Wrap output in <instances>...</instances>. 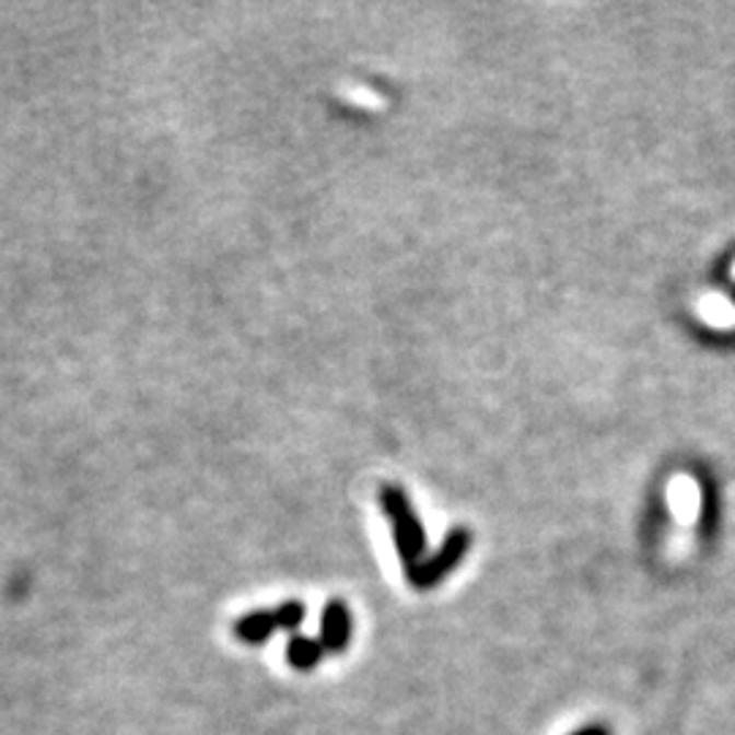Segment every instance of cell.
<instances>
[{"mask_svg": "<svg viewBox=\"0 0 735 735\" xmlns=\"http://www.w3.org/2000/svg\"><path fill=\"white\" fill-rule=\"evenodd\" d=\"M378 501H382L384 512H387L389 517L395 550H398L406 570L422 564V561H425L422 556H425L428 548L425 528H422L420 517H417L415 510H411V501L409 495H406V490L398 486H382V490H378Z\"/></svg>", "mask_w": 735, "mask_h": 735, "instance_id": "1", "label": "cell"}, {"mask_svg": "<svg viewBox=\"0 0 735 735\" xmlns=\"http://www.w3.org/2000/svg\"><path fill=\"white\" fill-rule=\"evenodd\" d=\"M469 548H471L469 528H453V532L447 534V539L442 542V548H439L431 559L422 561V564L406 570V578H409V583L417 588V592H428V588L439 586V583H442L444 578L466 559Z\"/></svg>", "mask_w": 735, "mask_h": 735, "instance_id": "2", "label": "cell"}, {"mask_svg": "<svg viewBox=\"0 0 735 735\" xmlns=\"http://www.w3.org/2000/svg\"><path fill=\"white\" fill-rule=\"evenodd\" d=\"M319 640L325 645L327 654H343L352 643V612L343 599H330L322 610V623H319Z\"/></svg>", "mask_w": 735, "mask_h": 735, "instance_id": "3", "label": "cell"}, {"mask_svg": "<svg viewBox=\"0 0 735 735\" xmlns=\"http://www.w3.org/2000/svg\"><path fill=\"white\" fill-rule=\"evenodd\" d=\"M276 629H278L276 612L254 610V612H245V616L237 618L232 632H235V638L245 645H261V643H267L272 634H276Z\"/></svg>", "mask_w": 735, "mask_h": 735, "instance_id": "4", "label": "cell"}, {"mask_svg": "<svg viewBox=\"0 0 735 735\" xmlns=\"http://www.w3.org/2000/svg\"><path fill=\"white\" fill-rule=\"evenodd\" d=\"M325 654L327 651L325 645H322V640L308 638V634H292L287 643V662L300 673L314 670Z\"/></svg>", "mask_w": 735, "mask_h": 735, "instance_id": "5", "label": "cell"}, {"mask_svg": "<svg viewBox=\"0 0 735 735\" xmlns=\"http://www.w3.org/2000/svg\"><path fill=\"white\" fill-rule=\"evenodd\" d=\"M272 612H276L278 629H283V632H298L300 623L305 621V605L298 603V599L281 603Z\"/></svg>", "mask_w": 735, "mask_h": 735, "instance_id": "6", "label": "cell"}, {"mask_svg": "<svg viewBox=\"0 0 735 735\" xmlns=\"http://www.w3.org/2000/svg\"><path fill=\"white\" fill-rule=\"evenodd\" d=\"M572 735H610V731H608V725H599V722H594V725L581 727V731H575Z\"/></svg>", "mask_w": 735, "mask_h": 735, "instance_id": "7", "label": "cell"}]
</instances>
